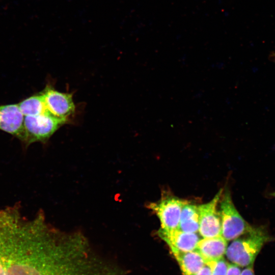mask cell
Returning a JSON list of instances; mask_svg holds the SVG:
<instances>
[{
  "instance_id": "obj_1",
  "label": "cell",
  "mask_w": 275,
  "mask_h": 275,
  "mask_svg": "<svg viewBox=\"0 0 275 275\" xmlns=\"http://www.w3.org/2000/svg\"><path fill=\"white\" fill-rule=\"evenodd\" d=\"M0 275H97L75 232L51 226L42 211L25 216L15 204L0 210Z\"/></svg>"
},
{
  "instance_id": "obj_2",
  "label": "cell",
  "mask_w": 275,
  "mask_h": 275,
  "mask_svg": "<svg viewBox=\"0 0 275 275\" xmlns=\"http://www.w3.org/2000/svg\"><path fill=\"white\" fill-rule=\"evenodd\" d=\"M273 239L265 226H251L245 233L233 240L226 254L230 261L239 267L253 265L265 244Z\"/></svg>"
},
{
  "instance_id": "obj_3",
  "label": "cell",
  "mask_w": 275,
  "mask_h": 275,
  "mask_svg": "<svg viewBox=\"0 0 275 275\" xmlns=\"http://www.w3.org/2000/svg\"><path fill=\"white\" fill-rule=\"evenodd\" d=\"M67 121L57 118L49 113L24 116V137L25 147L35 142L46 143L53 134Z\"/></svg>"
},
{
  "instance_id": "obj_4",
  "label": "cell",
  "mask_w": 275,
  "mask_h": 275,
  "mask_svg": "<svg viewBox=\"0 0 275 275\" xmlns=\"http://www.w3.org/2000/svg\"><path fill=\"white\" fill-rule=\"evenodd\" d=\"M219 203L222 236L227 241H230L245 233L251 226L236 208L228 189L225 190L224 194H222Z\"/></svg>"
},
{
  "instance_id": "obj_5",
  "label": "cell",
  "mask_w": 275,
  "mask_h": 275,
  "mask_svg": "<svg viewBox=\"0 0 275 275\" xmlns=\"http://www.w3.org/2000/svg\"><path fill=\"white\" fill-rule=\"evenodd\" d=\"M187 202L174 196L167 195L157 202L150 203L147 207L159 218L160 229L170 231L178 229L182 207Z\"/></svg>"
},
{
  "instance_id": "obj_6",
  "label": "cell",
  "mask_w": 275,
  "mask_h": 275,
  "mask_svg": "<svg viewBox=\"0 0 275 275\" xmlns=\"http://www.w3.org/2000/svg\"><path fill=\"white\" fill-rule=\"evenodd\" d=\"M223 194V189L209 202L198 206L199 232L203 238L222 236L221 221L217 206Z\"/></svg>"
},
{
  "instance_id": "obj_7",
  "label": "cell",
  "mask_w": 275,
  "mask_h": 275,
  "mask_svg": "<svg viewBox=\"0 0 275 275\" xmlns=\"http://www.w3.org/2000/svg\"><path fill=\"white\" fill-rule=\"evenodd\" d=\"M41 94L48 112L57 118L68 121L75 112L72 94L59 92L49 85Z\"/></svg>"
},
{
  "instance_id": "obj_8",
  "label": "cell",
  "mask_w": 275,
  "mask_h": 275,
  "mask_svg": "<svg viewBox=\"0 0 275 275\" xmlns=\"http://www.w3.org/2000/svg\"><path fill=\"white\" fill-rule=\"evenodd\" d=\"M24 116L18 104L0 105V130L11 134L22 142Z\"/></svg>"
},
{
  "instance_id": "obj_9",
  "label": "cell",
  "mask_w": 275,
  "mask_h": 275,
  "mask_svg": "<svg viewBox=\"0 0 275 275\" xmlns=\"http://www.w3.org/2000/svg\"><path fill=\"white\" fill-rule=\"evenodd\" d=\"M157 234L169 246L182 251L195 250L200 240L197 233L185 232L178 229L166 231L159 228Z\"/></svg>"
},
{
  "instance_id": "obj_10",
  "label": "cell",
  "mask_w": 275,
  "mask_h": 275,
  "mask_svg": "<svg viewBox=\"0 0 275 275\" xmlns=\"http://www.w3.org/2000/svg\"><path fill=\"white\" fill-rule=\"evenodd\" d=\"M227 248V240L222 236H219L200 239L196 250L202 256L206 263L223 258Z\"/></svg>"
},
{
  "instance_id": "obj_11",
  "label": "cell",
  "mask_w": 275,
  "mask_h": 275,
  "mask_svg": "<svg viewBox=\"0 0 275 275\" xmlns=\"http://www.w3.org/2000/svg\"><path fill=\"white\" fill-rule=\"evenodd\" d=\"M169 246L183 275H195L205 265L204 259L197 250L182 251L172 246Z\"/></svg>"
},
{
  "instance_id": "obj_12",
  "label": "cell",
  "mask_w": 275,
  "mask_h": 275,
  "mask_svg": "<svg viewBox=\"0 0 275 275\" xmlns=\"http://www.w3.org/2000/svg\"><path fill=\"white\" fill-rule=\"evenodd\" d=\"M199 228L198 206L188 202L182 207L178 229L185 232L197 233Z\"/></svg>"
},
{
  "instance_id": "obj_13",
  "label": "cell",
  "mask_w": 275,
  "mask_h": 275,
  "mask_svg": "<svg viewBox=\"0 0 275 275\" xmlns=\"http://www.w3.org/2000/svg\"><path fill=\"white\" fill-rule=\"evenodd\" d=\"M17 104L23 116H35L48 113L41 93L28 97Z\"/></svg>"
},
{
  "instance_id": "obj_14",
  "label": "cell",
  "mask_w": 275,
  "mask_h": 275,
  "mask_svg": "<svg viewBox=\"0 0 275 275\" xmlns=\"http://www.w3.org/2000/svg\"><path fill=\"white\" fill-rule=\"evenodd\" d=\"M209 265L212 270V275H226L229 263L222 258L216 261L205 263Z\"/></svg>"
},
{
  "instance_id": "obj_15",
  "label": "cell",
  "mask_w": 275,
  "mask_h": 275,
  "mask_svg": "<svg viewBox=\"0 0 275 275\" xmlns=\"http://www.w3.org/2000/svg\"><path fill=\"white\" fill-rule=\"evenodd\" d=\"M240 267L235 264H229L226 275H240Z\"/></svg>"
},
{
  "instance_id": "obj_16",
  "label": "cell",
  "mask_w": 275,
  "mask_h": 275,
  "mask_svg": "<svg viewBox=\"0 0 275 275\" xmlns=\"http://www.w3.org/2000/svg\"><path fill=\"white\" fill-rule=\"evenodd\" d=\"M195 275H212V270L211 267L205 264L201 270Z\"/></svg>"
},
{
  "instance_id": "obj_17",
  "label": "cell",
  "mask_w": 275,
  "mask_h": 275,
  "mask_svg": "<svg viewBox=\"0 0 275 275\" xmlns=\"http://www.w3.org/2000/svg\"><path fill=\"white\" fill-rule=\"evenodd\" d=\"M240 275H255L253 265L246 267L241 271Z\"/></svg>"
},
{
  "instance_id": "obj_18",
  "label": "cell",
  "mask_w": 275,
  "mask_h": 275,
  "mask_svg": "<svg viewBox=\"0 0 275 275\" xmlns=\"http://www.w3.org/2000/svg\"><path fill=\"white\" fill-rule=\"evenodd\" d=\"M270 196H272V197H275V191H273V192H272V193H271L270 194Z\"/></svg>"
},
{
  "instance_id": "obj_19",
  "label": "cell",
  "mask_w": 275,
  "mask_h": 275,
  "mask_svg": "<svg viewBox=\"0 0 275 275\" xmlns=\"http://www.w3.org/2000/svg\"><path fill=\"white\" fill-rule=\"evenodd\" d=\"M274 57H275V54H274Z\"/></svg>"
}]
</instances>
